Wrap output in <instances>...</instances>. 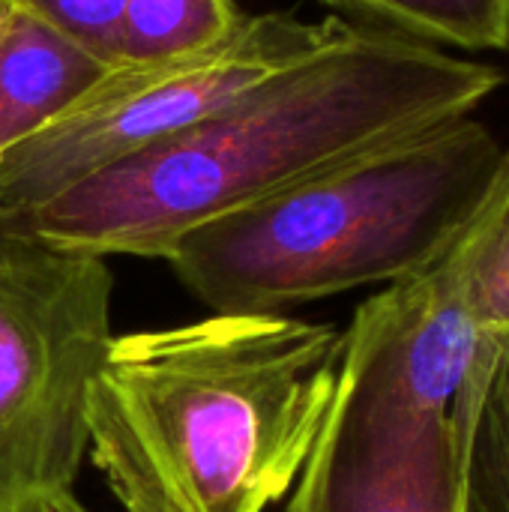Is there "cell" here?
Listing matches in <instances>:
<instances>
[{
	"label": "cell",
	"instance_id": "cell-1",
	"mask_svg": "<svg viewBox=\"0 0 509 512\" xmlns=\"http://www.w3.org/2000/svg\"><path fill=\"white\" fill-rule=\"evenodd\" d=\"M504 84L492 63L345 21L330 42L192 126L6 225L102 258L165 261L192 228L468 117Z\"/></svg>",
	"mask_w": 509,
	"mask_h": 512
},
{
	"label": "cell",
	"instance_id": "cell-2",
	"mask_svg": "<svg viewBox=\"0 0 509 512\" xmlns=\"http://www.w3.org/2000/svg\"><path fill=\"white\" fill-rule=\"evenodd\" d=\"M345 330L210 312L114 336L87 393V453L123 512H267L327 423Z\"/></svg>",
	"mask_w": 509,
	"mask_h": 512
},
{
	"label": "cell",
	"instance_id": "cell-3",
	"mask_svg": "<svg viewBox=\"0 0 509 512\" xmlns=\"http://www.w3.org/2000/svg\"><path fill=\"white\" fill-rule=\"evenodd\" d=\"M504 153L474 114L447 120L198 225L165 261L201 306L231 315H288L393 282L462 225Z\"/></svg>",
	"mask_w": 509,
	"mask_h": 512
},
{
	"label": "cell",
	"instance_id": "cell-4",
	"mask_svg": "<svg viewBox=\"0 0 509 512\" xmlns=\"http://www.w3.org/2000/svg\"><path fill=\"white\" fill-rule=\"evenodd\" d=\"M108 258L0 222V512H87V393L114 339Z\"/></svg>",
	"mask_w": 509,
	"mask_h": 512
},
{
	"label": "cell",
	"instance_id": "cell-5",
	"mask_svg": "<svg viewBox=\"0 0 509 512\" xmlns=\"http://www.w3.org/2000/svg\"><path fill=\"white\" fill-rule=\"evenodd\" d=\"M509 342V150L462 225L411 273L357 306L339 387L357 399L444 414L468 444Z\"/></svg>",
	"mask_w": 509,
	"mask_h": 512
},
{
	"label": "cell",
	"instance_id": "cell-6",
	"mask_svg": "<svg viewBox=\"0 0 509 512\" xmlns=\"http://www.w3.org/2000/svg\"><path fill=\"white\" fill-rule=\"evenodd\" d=\"M342 27L339 18L306 21L297 12L246 15L231 39L201 54L111 66L72 108L0 153V222H15L192 126Z\"/></svg>",
	"mask_w": 509,
	"mask_h": 512
},
{
	"label": "cell",
	"instance_id": "cell-7",
	"mask_svg": "<svg viewBox=\"0 0 509 512\" xmlns=\"http://www.w3.org/2000/svg\"><path fill=\"white\" fill-rule=\"evenodd\" d=\"M465 444L444 414H408L336 387L288 512H462Z\"/></svg>",
	"mask_w": 509,
	"mask_h": 512
},
{
	"label": "cell",
	"instance_id": "cell-8",
	"mask_svg": "<svg viewBox=\"0 0 509 512\" xmlns=\"http://www.w3.org/2000/svg\"><path fill=\"white\" fill-rule=\"evenodd\" d=\"M111 63L24 12L0 27V153L72 108Z\"/></svg>",
	"mask_w": 509,
	"mask_h": 512
},
{
	"label": "cell",
	"instance_id": "cell-9",
	"mask_svg": "<svg viewBox=\"0 0 509 512\" xmlns=\"http://www.w3.org/2000/svg\"><path fill=\"white\" fill-rule=\"evenodd\" d=\"M351 24L387 30L435 48L507 51L509 0H318Z\"/></svg>",
	"mask_w": 509,
	"mask_h": 512
},
{
	"label": "cell",
	"instance_id": "cell-10",
	"mask_svg": "<svg viewBox=\"0 0 509 512\" xmlns=\"http://www.w3.org/2000/svg\"><path fill=\"white\" fill-rule=\"evenodd\" d=\"M234 0H126L117 63H159L222 45L243 24Z\"/></svg>",
	"mask_w": 509,
	"mask_h": 512
},
{
	"label": "cell",
	"instance_id": "cell-11",
	"mask_svg": "<svg viewBox=\"0 0 509 512\" xmlns=\"http://www.w3.org/2000/svg\"><path fill=\"white\" fill-rule=\"evenodd\" d=\"M462 512H509V342L495 357L471 423Z\"/></svg>",
	"mask_w": 509,
	"mask_h": 512
},
{
	"label": "cell",
	"instance_id": "cell-12",
	"mask_svg": "<svg viewBox=\"0 0 509 512\" xmlns=\"http://www.w3.org/2000/svg\"><path fill=\"white\" fill-rule=\"evenodd\" d=\"M15 12L72 39L99 60L117 66V42L126 0H6Z\"/></svg>",
	"mask_w": 509,
	"mask_h": 512
},
{
	"label": "cell",
	"instance_id": "cell-13",
	"mask_svg": "<svg viewBox=\"0 0 509 512\" xmlns=\"http://www.w3.org/2000/svg\"><path fill=\"white\" fill-rule=\"evenodd\" d=\"M9 12H12V6H9L6 0H0V27H3V21L9 18Z\"/></svg>",
	"mask_w": 509,
	"mask_h": 512
},
{
	"label": "cell",
	"instance_id": "cell-14",
	"mask_svg": "<svg viewBox=\"0 0 509 512\" xmlns=\"http://www.w3.org/2000/svg\"><path fill=\"white\" fill-rule=\"evenodd\" d=\"M87 512H90V510H87Z\"/></svg>",
	"mask_w": 509,
	"mask_h": 512
}]
</instances>
